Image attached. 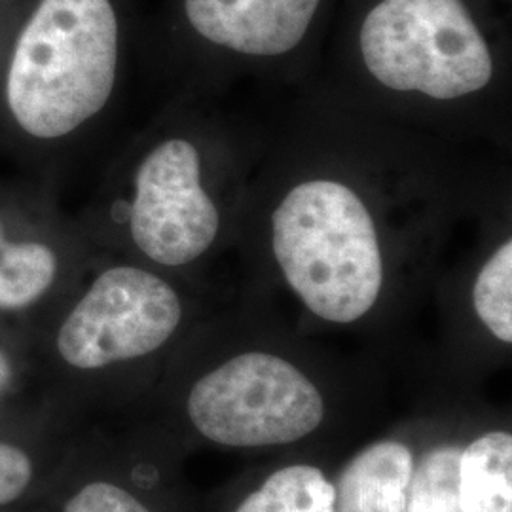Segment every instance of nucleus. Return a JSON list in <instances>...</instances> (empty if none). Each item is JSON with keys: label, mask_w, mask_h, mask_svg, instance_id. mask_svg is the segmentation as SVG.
Instances as JSON below:
<instances>
[{"label": "nucleus", "mask_w": 512, "mask_h": 512, "mask_svg": "<svg viewBox=\"0 0 512 512\" xmlns=\"http://www.w3.org/2000/svg\"><path fill=\"white\" fill-rule=\"evenodd\" d=\"M122 50L116 0H37L0 57V152L55 188L61 152L112 103Z\"/></svg>", "instance_id": "nucleus-1"}, {"label": "nucleus", "mask_w": 512, "mask_h": 512, "mask_svg": "<svg viewBox=\"0 0 512 512\" xmlns=\"http://www.w3.org/2000/svg\"><path fill=\"white\" fill-rule=\"evenodd\" d=\"M272 249L289 289L325 323H359L382 298L380 236L348 184L310 179L293 186L272 215Z\"/></svg>", "instance_id": "nucleus-2"}, {"label": "nucleus", "mask_w": 512, "mask_h": 512, "mask_svg": "<svg viewBox=\"0 0 512 512\" xmlns=\"http://www.w3.org/2000/svg\"><path fill=\"white\" fill-rule=\"evenodd\" d=\"M188 431L230 452L291 450L321 435L332 416L325 387L293 359L247 349L198 374L184 391Z\"/></svg>", "instance_id": "nucleus-3"}, {"label": "nucleus", "mask_w": 512, "mask_h": 512, "mask_svg": "<svg viewBox=\"0 0 512 512\" xmlns=\"http://www.w3.org/2000/svg\"><path fill=\"white\" fill-rule=\"evenodd\" d=\"M54 308L40 319L44 349L73 376H105L156 357L186 319L184 298L169 279L128 262L101 268Z\"/></svg>", "instance_id": "nucleus-4"}, {"label": "nucleus", "mask_w": 512, "mask_h": 512, "mask_svg": "<svg viewBox=\"0 0 512 512\" xmlns=\"http://www.w3.org/2000/svg\"><path fill=\"white\" fill-rule=\"evenodd\" d=\"M131 247L160 268L194 264L215 243L219 209L202 183V154L184 137H164L141 154L118 207Z\"/></svg>", "instance_id": "nucleus-5"}, {"label": "nucleus", "mask_w": 512, "mask_h": 512, "mask_svg": "<svg viewBox=\"0 0 512 512\" xmlns=\"http://www.w3.org/2000/svg\"><path fill=\"white\" fill-rule=\"evenodd\" d=\"M52 184L0 173V319L40 321L69 293L74 234Z\"/></svg>", "instance_id": "nucleus-6"}, {"label": "nucleus", "mask_w": 512, "mask_h": 512, "mask_svg": "<svg viewBox=\"0 0 512 512\" xmlns=\"http://www.w3.org/2000/svg\"><path fill=\"white\" fill-rule=\"evenodd\" d=\"M329 0H179L184 31L226 54L275 59L308 42Z\"/></svg>", "instance_id": "nucleus-7"}, {"label": "nucleus", "mask_w": 512, "mask_h": 512, "mask_svg": "<svg viewBox=\"0 0 512 512\" xmlns=\"http://www.w3.org/2000/svg\"><path fill=\"white\" fill-rule=\"evenodd\" d=\"M414 456V437L370 440L332 476L334 512H404Z\"/></svg>", "instance_id": "nucleus-8"}, {"label": "nucleus", "mask_w": 512, "mask_h": 512, "mask_svg": "<svg viewBox=\"0 0 512 512\" xmlns=\"http://www.w3.org/2000/svg\"><path fill=\"white\" fill-rule=\"evenodd\" d=\"M459 512H512V433L505 423L467 427L458 458Z\"/></svg>", "instance_id": "nucleus-9"}, {"label": "nucleus", "mask_w": 512, "mask_h": 512, "mask_svg": "<svg viewBox=\"0 0 512 512\" xmlns=\"http://www.w3.org/2000/svg\"><path fill=\"white\" fill-rule=\"evenodd\" d=\"M228 512H334L332 476L308 459L279 463L251 480Z\"/></svg>", "instance_id": "nucleus-10"}, {"label": "nucleus", "mask_w": 512, "mask_h": 512, "mask_svg": "<svg viewBox=\"0 0 512 512\" xmlns=\"http://www.w3.org/2000/svg\"><path fill=\"white\" fill-rule=\"evenodd\" d=\"M473 308L480 325L503 346L512 344V241L501 243L478 270Z\"/></svg>", "instance_id": "nucleus-11"}, {"label": "nucleus", "mask_w": 512, "mask_h": 512, "mask_svg": "<svg viewBox=\"0 0 512 512\" xmlns=\"http://www.w3.org/2000/svg\"><path fill=\"white\" fill-rule=\"evenodd\" d=\"M61 512H164L137 482L107 473L84 475L61 501Z\"/></svg>", "instance_id": "nucleus-12"}, {"label": "nucleus", "mask_w": 512, "mask_h": 512, "mask_svg": "<svg viewBox=\"0 0 512 512\" xmlns=\"http://www.w3.org/2000/svg\"><path fill=\"white\" fill-rule=\"evenodd\" d=\"M35 478L37 463L31 452L16 442L0 439V509L29 494Z\"/></svg>", "instance_id": "nucleus-13"}, {"label": "nucleus", "mask_w": 512, "mask_h": 512, "mask_svg": "<svg viewBox=\"0 0 512 512\" xmlns=\"http://www.w3.org/2000/svg\"><path fill=\"white\" fill-rule=\"evenodd\" d=\"M18 376V357L14 349L10 348L4 340H0V397H4L16 387Z\"/></svg>", "instance_id": "nucleus-14"}]
</instances>
